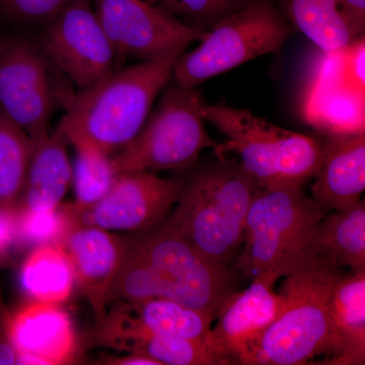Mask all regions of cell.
Masks as SVG:
<instances>
[{"label":"cell","mask_w":365,"mask_h":365,"mask_svg":"<svg viewBox=\"0 0 365 365\" xmlns=\"http://www.w3.org/2000/svg\"><path fill=\"white\" fill-rule=\"evenodd\" d=\"M124 240L123 260L108 306L116 300L168 299L215 319L235 292L230 267L204 257L169 216Z\"/></svg>","instance_id":"obj_1"},{"label":"cell","mask_w":365,"mask_h":365,"mask_svg":"<svg viewBox=\"0 0 365 365\" xmlns=\"http://www.w3.org/2000/svg\"><path fill=\"white\" fill-rule=\"evenodd\" d=\"M180 55L116 69L97 85L79 90L58 125L68 143L109 155L119 153L143 128Z\"/></svg>","instance_id":"obj_2"},{"label":"cell","mask_w":365,"mask_h":365,"mask_svg":"<svg viewBox=\"0 0 365 365\" xmlns=\"http://www.w3.org/2000/svg\"><path fill=\"white\" fill-rule=\"evenodd\" d=\"M262 190L239 163L220 160L182 180L169 217L204 257L228 267L240 253L250 206Z\"/></svg>","instance_id":"obj_3"},{"label":"cell","mask_w":365,"mask_h":365,"mask_svg":"<svg viewBox=\"0 0 365 365\" xmlns=\"http://www.w3.org/2000/svg\"><path fill=\"white\" fill-rule=\"evenodd\" d=\"M343 274L342 269L318 259L284 276L278 292L284 304L262 336L248 365L309 364L321 356L322 364H334L331 297Z\"/></svg>","instance_id":"obj_4"},{"label":"cell","mask_w":365,"mask_h":365,"mask_svg":"<svg viewBox=\"0 0 365 365\" xmlns=\"http://www.w3.org/2000/svg\"><path fill=\"white\" fill-rule=\"evenodd\" d=\"M201 113L225 137L216 153H235L262 189L302 186L316 176L323 160L324 137L280 128L225 102L209 104L204 100Z\"/></svg>","instance_id":"obj_5"},{"label":"cell","mask_w":365,"mask_h":365,"mask_svg":"<svg viewBox=\"0 0 365 365\" xmlns=\"http://www.w3.org/2000/svg\"><path fill=\"white\" fill-rule=\"evenodd\" d=\"M328 210L302 186L262 190L250 206L237 269L252 280L284 277L318 260L312 240Z\"/></svg>","instance_id":"obj_6"},{"label":"cell","mask_w":365,"mask_h":365,"mask_svg":"<svg viewBox=\"0 0 365 365\" xmlns=\"http://www.w3.org/2000/svg\"><path fill=\"white\" fill-rule=\"evenodd\" d=\"M295 33L274 0H261L218 21L196 49L182 52L172 79L184 90L198 88L246 62L279 51Z\"/></svg>","instance_id":"obj_7"},{"label":"cell","mask_w":365,"mask_h":365,"mask_svg":"<svg viewBox=\"0 0 365 365\" xmlns=\"http://www.w3.org/2000/svg\"><path fill=\"white\" fill-rule=\"evenodd\" d=\"M204 100L197 88L170 86L140 131L112 158L117 174L184 170L203 150H215L218 144L206 130L201 113Z\"/></svg>","instance_id":"obj_8"},{"label":"cell","mask_w":365,"mask_h":365,"mask_svg":"<svg viewBox=\"0 0 365 365\" xmlns=\"http://www.w3.org/2000/svg\"><path fill=\"white\" fill-rule=\"evenodd\" d=\"M96 14L119 58L145 61L182 54L207 33L146 0H96Z\"/></svg>","instance_id":"obj_9"},{"label":"cell","mask_w":365,"mask_h":365,"mask_svg":"<svg viewBox=\"0 0 365 365\" xmlns=\"http://www.w3.org/2000/svg\"><path fill=\"white\" fill-rule=\"evenodd\" d=\"M41 52L76 83L91 88L116 71L118 57L96 11L72 0L43 33Z\"/></svg>","instance_id":"obj_10"},{"label":"cell","mask_w":365,"mask_h":365,"mask_svg":"<svg viewBox=\"0 0 365 365\" xmlns=\"http://www.w3.org/2000/svg\"><path fill=\"white\" fill-rule=\"evenodd\" d=\"M182 188V180L165 179L150 172L122 173L95 205L83 211L71 206L83 225L109 232H136L168 217Z\"/></svg>","instance_id":"obj_11"},{"label":"cell","mask_w":365,"mask_h":365,"mask_svg":"<svg viewBox=\"0 0 365 365\" xmlns=\"http://www.w3.org/2000/svg\"><path fill=\"white\" fill-rule=\"evenodd\" d=\"M52 93L45 56L21 39L0 42V113L34 143L47 135Z\"/></svg>","instance_id":"obj_12"},{"label":"cell","mask_w":365,"mask_h":365,"mask_svg":"<svg viewBox=\"0 0 365 365\" xmlns=\"http://www.w3.org/2000/svg\"><path fill=\"white\" fill-rule=\"evenodd\" d=\"M278 279L272 274H261L247 289L235 292L222 307L206 342L225 365H248L262 336L284 304L282 295L273 289Z\"/></svg>","instance_id":"obj_13"},{"label":"cell","mask_w":365,"mask_h":365,"mask_svg":"<svg viewBox=\"0 0 365 365\" xmlns=\"http://www.w3.org/2000/svg\"><path fill=\"white\" fill-rule=\"evenodd\" d=\"M71 220L60 244L63 246L76 276V287L95 314L104 318L108 294L123 260L125 240L113 232L83 225L67 203Z\"/></svg>","instance_id":"obj_14"},{"label":"cell","mask_w":365,"mask_h":365,"mask_svg":"<svg viewBox=\"0 0 365 365\" xmlns=\"http://www.w3.org/2000/svg\"><path fill=\"white\" fill-rule=\"evenodd\" d=\"M18 356L36 357L43 365L76 361L78 337L69 314L60 304L32 300L2 321Z\"/></svg>","instance_id":"obj_15"},{"label":"cell","mask_w":365,"mask_h":365,"mask_svg":"<svg viewBox=\"0 0 365 365\" xmlns=\"http://www.w3.org/2000/svg\"><path fill=\"white\" fill-rule=\"evenodd\" d=\"M326 55L307 98V122L324 135L365 131L364 88L346 73L342 50Z\"/></svg>","instance_id":"obj_16"},{"label":"cell","mask_w":365,"mask_h":365,"mask_svg":"<svg viewBox=\"0 0 365 365\" xmlns=\"http://www.w3.org/2000/svg\"><path fill=\"white\" fill-rule=\"evenodd\" d=\"M312 197L327 210H346L365 189V131L324 135V155Z\"/></svg>","instance_id":"obj_17"},{"label":"cell","mask_w":365,"mask_h":365,"mask_svg":"<svg viewBox=\"0 0 365 365\" xmlns=\"http://www.w3.org/2000/svg\"><path fill=\"white\" fill-rule=\"evenodd\" d=\"M104 318L96 321L103 330H143L188 339L206 340L212 317L168 299L116 300Z\"/></svg>","instance_id":"obj_18"},{"label":"cell","mask_w":365,"mask_h":365,"mask_svg":"<svg viewBox=\"0 0 365 365\" xmlns=\"http://www.w3.org/2000/svg\"><path fill=\"white\" fill-rule=\"evenodd\" d=\"M67 143L59 127L35 143L25 186L14 211L45 212L61 205L72 184Z\"/></svg>","instance_id":"obj_19"},{"label":"cell","mask_w":365,"mask_h":365,"mask_svg":"<svg viewBox=\"0 0 365 365\" xmlns=\"http://www.w3.org/2000/svg\"><path fill=\"white\" fill-rule=\"evenodd\" d=\"M86 347H104L134 353L157 360L162 365H225L206 340L188 339L143 330H103L91 327Z\"/></svg>","instance_id":"obj_20"},{"label":"cell","mask_w":365,"mask_h":365,"mask_svg":"<svg viewBox=\"0 0 365 365\" xmlns=\"http://www.w3.org/2000/svg\"><path fill=\"white\" fill-rule=\"evenodd\" d=\"M335 365L365 364V271L343 274L331 297Z\"/></svg>","instance_id":"obj_21"},{"label":"cell","mask_w":365,"mask_h":365,"mask_svg":"<svg viewBox=\"0 0 365 365\" xmlns=\"http://www.w3.org/2000/svg\"><path fill=\"white\" fill-rule=\"evenodd\" d=\"M314 257L350 272L365 271V205L361 200L346 210L326 215L312 240Z\"/></svg>","instance_id":"obj_22"},{"label":"cell","mask_w":365,"mask_h":365,"mask_svg":"<svg viewBox=\"0 0 365 365\" xmlns=\"http://www.w3.org/2000/svg\"><path fill=\"white\" fill-rule=\"evenodd\" d=\"M297 30L325 53L339 51L354 42L341 14L339 0H274Z\"/></svg>","instance_id":"obj_23"},{"label":"cell","mask_w":365,"mask_h":365,"mask_svg":"<svg viewBox=\"0 0 365 365\" xmlns=\"http://www.w3.org/2000/svg\"><path fill=\"white\" fill-rule=\"evenodd\" d=\"M36 248L21 265V287L32 300L56 304L66 302L76 287V276L66 250L61 244Z\"/></svg>","instance_id":"obj_24"},{"label":"cell","mask_w":365,"mask_h":365,"mask_svg":"<svg viewBox=\"0 0 365 365\" xmlns=\"http://www.w3.org/2000/svg\"><path fill=\"white\" fill-rule=\"evenodd\" d=\"M34 148L30 135L0 113V209L16 210Z\"/></svg>","instance_id":"obj_25"},{"label":"cell","mask_w":365,"mask_h":365,"mask_svg":"<svg viewBox=\"0 0 365 365\" xmlns=\"http://www.w3.org/2000/svg\"><path fill=\"white\" fill-rule=\"evenodd\" d=\"M76 158L72 165V185L76 211H83L98 202L111 189L118 176L112 158L88 145L74 146Z\"/></svg>","instance_id":"obj_26"},{"label":"cell","mask_w":365,"mask_h":365,"mask_svg":"<svg viewBox=\"0 0 365 365\" xmlns=\"http://www.w3.org/2000/svg\"><path fill=\"white\" fill-rule=\"evenodd\" d=\"M259 1L261 0H158V6L181 18L187 25L208 31L225 16Z\"/></svg>","instance_id":"obj_27"},{"label":"cell","mask_w":365,"mask_h":365,"mask_svg":"<svg viewBox=\"0 0 365 365\" xmlns=\"http://www.w3.org/2000/svg\"><path fill=\"white\" fill-rule=\"evenodd\" d=\"M14 212L16 239L37 247L47 244H60L71 220L68 206L63 203L55 210L45 212Z\"/></svg>","instance_id":"obj_28"},{"label":"cell","mask_w":365,"mask_h":365,"mask_svg":"<svg viewBox=\"0 0 365 365\" xmlns=\"http://www.w3.org/2000/svg\"><path fill=\"white\" fill-rule=\"evenodd\" d=\"M72 0H6L4 4L20 18L51 21Z\"/></svg>","instance_id":"obj_29"},{"label":"cell","mask_w":365,"mask_h":365,"mask_svg":"<svg viewBox=\"0 0 365 365\" xmlns=\"http://www.w3.org/2000/svg\"><path fill=\"white\" fill-rule=\"evenodd\" d=\"M339 6L354 40L364 38L365 0H339Z\"/></svg>","instance_id":"obj_30"},{"label":"cell","mask_w":365,"mask_h":365,"mask_svg":"<svg viewBox=\"0 0 365 365\" xmlns=\"http://www.w3.org/2000/svg\"><path fill=\"white\" fill-rule=\"evenodd\" d=\"M14 240H16V212L0 209V257L11 248Z\"/></svg>","instance_id":"obj_31"},{"label":"cell","mask_w":365,"mask_h":365,"mask_svg":"<svg viewBox=\"0 0 365 365\" xmlns=\"http://www.w3.org/2000/svg\"><path fill=\"white\" fill-rule=\"evenodd\" d=\"M101 364L108 365H162L157 360L150 359L144 355L126 353L124 356L106 357L98 362Z\"/></svg>","instance_id":"obj_32"},{"label":"cell","mask_w":365,"mask_h":365,"mask_svg":"<svg viewBox=\"0 0 365 365\" xmlns=\"http://www.w3.org/2000/svg\"><path fill=\"white\" fill-rule=\"evenodd\" d=\"M16 362H18V353L9 342L4 324H1V328H0V365L16 364Z\"/></svg>","instance_id":"obj_33"},{"label":"cell","mask_w":365,"mask_h":365,"mask_svg":"<svg viewBox=\"0 0 365 365\" xmlns=\"http://www.w3.org/2000/svg\"><path fill=\"white\" fill-rule=\"evenodd\" d=\"M146 1L150 2V4H158V0H146Z\"/></svg>","instance_id":"obj_34"},{"label":"cell","mask_w":365,"mask_h":365,"mask_svg":"<svg viewBox=\"0 0 365 365\" xmlns=\"http://www.w3.org/2000/svg\"><path fill=\"white\" fill-rule=\"evenodd\" d=\"M6 0H0V2H2V4H4V2H6Z\"/></svg>","instance_id":"obj_35"}]
</instances>
